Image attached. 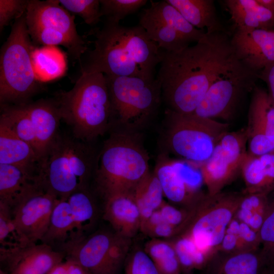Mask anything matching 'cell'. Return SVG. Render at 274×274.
Instances as JSON below:
<instances>
[{"label": "cell", "instance_id": "obj_1", "mask_svg": "<svg viewBox=\"0 0 274 274\" xmlns=\"http://www.w3.org/2000/svg\"><path fill=\"white\" fill-rule=\"evenodd\" d=\"M227 31L205 36L176 52L163 51L157 79L168 109L194 113L212 84L241 60Z\"/></svg>", "mask_w": 274, "mask_h": 274}, {"label": "cell", "instance_id": "obj_2", "mask_svg": "<svg viewBox=\"0 0 274 274\" xmlns=\"http://www.w3.org/2000/svg\"><path fill=\"white\" fill-rule=\"evenodd\" d=\"M93 35V49L87 50L79 62L81 73L155 79V68L161 61L163 50L139 24L124 26L106 20Z\"/></svg>", "mask_w": 274, "mask_h": 274}, {"label": "cell", "instance_id": "obj_3", "mask_svg": "<svg viewBox=\"0 0 274 274\" xmlns=\"http://www.w3.org/2000/svg\"><path fill=\"white\" fill-rule=\"evenodd\" d=\"M149 160L140 132L116 128L97 155L94 172L97 190L104 199L131 194L150 172Z\"/></svg>", "mask_w": 274, "mask_h": 274}, {"label": "cell", "instance_id": "obj_4", "mask_svg": "<svg viewBox=\"0 0 274 274\" xmlns=\"http://www.w3.org/2000/svg\"><path fill=\"white\" fill-rule=\"evenodd\" d=\"M54 99L61 120L81 141L91 143L112 126L110 95L101 73H82L71 90L58 92Z\"/></svg>", "mask_w": 274, "mask_h": 274}, {"label": "cell", "instance_id": "obj_5", "mask_svg": "<svg viewBox=\"0 0 274 274\" xmlns=\"http://www.w3.org/2000/svg\"><path fill=\"white\" fill-rule=\"evenodd\" d=\"M97 155L91 143L59 133L40 160L37 178L60 199L87 188Z\"/></svg>", "mask_w": 274, "mask_h": 274}, {"label": "cell", "instance_id": "obj_6", "mask_svg": "<svg viewBox=\"0 0 274 274\" xmlns=\"http://www.w3.org/2000/svg\"><path fill=\"white\" fill-rule=\"evenodd\" d=\"M35 46L28 32L25 13L14 21L1 49V105L26 104L39 92L40 85L32 60Z\"/></svg>", "mask_w": 274, "mask_h": 274}, {"label": "cell", "instance_id": "obj_7", "mask_svg": "<svg viewBox=\"0 0 274 274\" xmlns=\"http://www.w3.org/2000/svg\"><path fill=\"white\" fill-rule=\"evenodd\" d=\"M112 107V124L117 128L140 132L156 113L161 88L157 78L105 75Z\"/></svg>", "mask_w": 274, "mask_h": 274}, {"label": "cell", "instance_id": "obj_8", "mask_svg": "<svg viewBox=\"0 0 274 274\" xmlns=\"http://www.w3.org/2000/svg\"><path fill=\"white\" fill-rule=\"evenodd\" d=\"M164 142L167 151L196 164L206 161L229 129V123L167 109Z\"/></svg>", "mask_w": 274, "mask_h": 274}, {"label": "cell", "instance_id": "obj_9", "mask_svg": "<svg viewBox=\"0 0 274 274\" xmlns=\"http://www.w3.org/2000/svg\"><path fill=\"white\" fill-rule=\"evenodd\" d=\"M25 19L28 33L36 46H62L72 59L79 62L88 50L78 33L75 16L58 0H28Z\"/></svg>", "mask_w": 274, "mask_h": 274}, {"label": "cell", "instance_id": "obj_10", "mask_svg": "<svg viewBox=\"0 0 274 274\" xmlns=\"http://www.w3.org/2000/svg\"><path fill=\"white\" fill-rule=\"evenodd\" d=\"M243 196V191H222L214 195L207 192L196 206L189 223L179 235L187 237L212 258L218 252Z\"/></svg>", "mask_w": 274, "mask_h": 274}, {"label": "cell", "instance_id": "obj_11", "mask_svg": "<svg viewBox=\"0 0 274 274\" xmlns=\"http://www.w3.org/2000/svg\"><path fill=\"white\" fill-rule=\"evenodd\" d=\"M131 239L114 230H99L68 241L60 246L65 258L79 262L88 274H120Z\"/></svg>", "mask_w": 274, "mask_h": 274}, {"label": "cell", "instance_id": "obj_12", "mask_svg": "<svg viewBox=\"0 0 274 274\" xmlns=\"http://www.w3.org/2000/svg\"><path fill=\"white\" fill-rule=\"evenodd\" d=\"M259 73L240 60L212 84L194 113L229 123L256 86Z\"/></svg>", "mask_w": 274, "mask_h": 274}, {"label": "cell", "instance_id": "obj_13", "mask_svg": "<svg viewBox=\"0 0 274 274\" xmlns=\"http://www.w3.org/2000/svg\"><path fill=\"white\" fill-rule=\"evenodd\" d=\"M248 134L246 127L228 131L215 146L210 158L199 164L207 193L214 195L222 191L241 174L248 154Z\"/></svg>", "mask_w": 274, "mask_h": 274}, {"label": "cell", "instance_id": "obj_14", "mask_svg": "<svg viewBox=\"0 0 274 274\" xmlns=\"http://www.w3.org/2000/svg\"><path fill=\"white\" fill-rule=\"evenodd\" d=\"M58 197L36 182L11 207L21 245L41 242L49 226Z\"/></svg>", "mask_w": 274, "mask_h": 274}, {"label": "cell", "instance_id": "obj_15", "mask_svg": "<svg viewBox=\"0 0 274 274\" xmlns=\"http://www.w3.org/2000/svg\"><path fill=\"white\" fill-rule=\"evenodd\" d=\"M65 254L41 243L0 248V261L8 274H47Z\"/></svg>", "mask_w": 274, "mask_h": 274}, {"label": "cell", "instance_id": "obj_16", "mask_svg": "<svg viewBox=\"0 0 274 274\" xmlns=\"http://www.w3.org/2000/svg\"><path fill=\"white\" fill-rule=\"evenodd\" d=\"M246 128L249 154L259 156L274 151V101L262 87L256 86L251 93Z\"/></svg>", "mask_w": 274, "mask_h": 274}, {"label": "cell", "instance_id": "obj_17", "mask_svg": "<svg viewBox=\"0 0 274 274\" xmlns=\"http://www.w3.org/2000/svg\"><path fill=\"white\" fill-rule=\"evenodd\" d=\"M238 59L260 72L274 62V30L236 28L231 38Z\"/></svg>", "mask_w": 274, "mask_h": 274}, {"label": "cell", "instance_id": "obj_18", "mask_svg": "<svg viewBox=\"0 0 274 274\" xmlns=\"http://www.w3.org/2000/svg\"><path fill=\"white\" fill-rule=\"evenodd\" d=\"M22 106L32 123L40 160L51 147L59 132L61 117L54 99H41Z\"/></svg>", "mask_w": 274, "mask_h": 274}, {"label": "cell", "instance_id": "obj_19", "mask_svg": "<svg viewBox=\"0 0 274 274\" xmlns=\"http://www.w3.org/2000/svg\"><path fill=\"white\" fill-rule=\"evenodd\" d=\"M153 172L161 184L164 196L181 207L193 208L206 194L190 186L165 154L158 157Z\"/></svg>", "mask_w": 274, "mask_h": 274}, {"label": "cell", "instance_id": "obj_20", "mask_svg": "<svg viewBox=\"0 0 274 274\" xmlns=\"http://www.w3.org/2000/svg\"><path fill=\"white\" fill-rule=\"evenodd\" d=\"M271 268L260 249L234 253L217 252L204 268L206 274H267Z\"/></svg>", "mask_w": 274, "mask_h": 274}, {"label": "cell", "instance_id": "obj_21", "mask_svg": "<svg viewBox=\"0 0 274 274\" xmlns=\"http://www.w3.org/2000/svg\"><path fill=\"white\" fill-rule=\"evenodd\" d=\"M104 199V219L109 222L114 231L132 239L140 230L141 217L131 194H117Z\"/></svg>", "mask_w": 274, "mask_h": 274}, {"label": "cell", "instance_id": "obj_22", "mask_svg": "<svg viewBox=\"0 0 274 274\" xmlns=\"http://www.w3.org/2000/svg\"><path fill=\"white\" fill-rule=\"evenodd\" d=\"M241 175L244 193L269 195L274 191V151L259 156L248 153Z\"/></svg>", "mask_w": 274, "mask_h": 274}, {"label": "cell", "instance_id": "obj_23", "mask_svg": "<svg viewBox=\"0 0 274 274\" xmlns=\"http://www.w3.org/2000/svg\"><path fill=\"white\" fill-rule=\"evenodd\" d=\"M39 162L35 150L0 123V164L16 166L37 176Z\"/></svg>", "mask_w": 274, "mask_h": 274}, {"label": "cell", "instance_id": "obj_24", "mask_svg": "<svg viewBox=\"0 0 274 274\" xmlns=\"http://www.w3.org/2000/svg\"><path fill=\"white\" fill-rule=\"evenodd\" d=\"M224 3L236 28L272 30L274 13L256 0H226Z\"/></svg>", "mask_w": 274, "mask_h": 274}, {"label": "cell", "instance_id": "obj_25", "mask_svg": "<svg viewBox=\"0 0 274 274\" xmlns=\"http://www.w3.org/2000/svg\"><path fill=\"white\" fill-rule=\"evenodd\" d=\"M197 29L211 33L227 31L217 16L213 0H166Z\"/></svg>", "mask_w": 274, "mask_h": 274}, {"label": "cell", "instance_id": "obj_26", "mask_svg": "<svg viewBox=\"0 0 274 274\" xmlns=\"http://www.w3.org/2000/svg\"><path fill=\"white\" fill-rule=\"evenodd\" d=\"M138 24L163 51L176 52L190 46V44L173 27L152 15L147 9L141 13Z\"/></svg>", "mask_w": 274, "mask_h": 274}, {"label": "cell", "instance_id": "obj_27", "mask_svg": "<svg viewBox=\"0 0 274 274\" xmlns=\"http://www.w3.org/2000/svg\"><path fill=\"white\" fill-rule=\"evenodd\" d=\"M74 231V218L67 200L58 198L51 215L49 226L41 243L52 247L55 245L60 247L72 237Z\"/></svg>", "mask_w": 274, "mask_h": 274}, {"label": "cell", "instance_id": "obj_28", "mask_svg": "<svg viewBox=\"0 0 274 274\" xmlns=\"http://www.w3.org/2000/svg\"><path fill=\"white\" fill-rule=\"evenodd\" d=\"M36 178L18 166L0 164V202L11 207L35 183Z\"/></svg>", "mask_w": 274, "mask_h": 274}, {"label": "cell", "instance_id": "obj_29", "mask_svg": "<svg viewBox=\"0 0 274 274\" xmlns=\"http://www.w3.org/2000/svg\"><path fill=\"white\" fill-rule=\"evenodd\" d=\"M67 200L75 224L74 233L70 239L86 235L85 233L92 227L96 219V209L93 197L85 188L75 191Z\"/></svg>", "mask_w": 274, "mask_h": 274}, {"label": "cell", "instance_id": "obj_30", "mask_svg": "<svg viewBox=\"0 0 274 274\" xmlns=\"http://www.w3.org/2000/svg\"><path fill=\"white\" fill-rule=\"evenodd\" d=\"M152 15L173 27L189 43L197 42L206 35L203 30L191 24L174 7L167 1L151 2L146 8Z\"/></svg>", "mask_w": 274, "mask_h": 274}, {"label": "cell", "instance_id": "obj_31", "mask_svg": "<svg viewBox=\"0 0 274 274\" xmlns=\"http://www.w3.org/2000/svg\"><path fill=\"white\" fill-rule=\"evenodd\" d=\"M140 211L141 224L158 210L163 202L161 184L154 172L149 174L138 185L131 194Z\"/></svg>", "mask_w": 274, "mask_h": 274}, {"label": "cell", "instance_id": "obj_32", "mask_svg": "<svg viewBox=\"0 0 274 274\" xmlns=\"http://www.w3.org/2000/svg\"><path fill=\"white\" fill-rule=\"evenodd\" d=\"M63 55L55 46H35L32 51V60L35 74L39 81L50 80L63 74L66 62Z\"/></svg>", "mask_w": 274, "mask_h": 274}, {"label": "cell", "instance_id": "obj_33", "mask_svg": "<svg viewBox=\"0 0 274 274\" xmlns=\"http://www.w3.org/2000/svg\"><path fill=\"white\" fill-rule=\"evenodd\" d=\"M222 247L225 252L229 253L259 249V232L234 217L227 228Z\"/></svg>", "mask_w": 274, "mask_h": 274}, {"label": "cell", "instance_id": "obj_34", "mask_svg": "<svg viewBox=\"0 0 274 274\" xmlns=\"http://www.w3.org/2000/svg\"><path fill=\"white\" fill-rule=\"evenodd\" d=\"M0 123L5 126L17 136L29 144L35 150L38 156L33 126L22 106L1 105Z\"/></svg>", "mask_w": 274, "mask_h": 274}, {"label": "cell", "instance_id": "obj_35", "mask_svg": "<svg viewBox=\"0 0 274 274\" xmlns=\"http://www.w3.org/2000/svg\"><path fill=\"white\" fill-rule=\"evenodd\" d=\"M144 251L159 274H182L181 263L170 240L152 238L147 243Z\"/></svg>", "mask_w": 274, "mask_h": 274}, {"label": "cell", "instance_id": "obj_36", "mask_svg": "<svg viewBox=\"0 0 274 274\" xmlns=\"http://www.w3.org/2000/svg\"><path fill=\"white\" fill-rule=\"evenodd\" d=\"M268 206V195L244 193L234 218L259 232L266 214Z\"/></svg>", "mask_w": 274, "mask_h": 274}, {"label": "cell", "instance_id": "obj_37", "mask_svg": "<svg viewBox=\"0 0 274 274\" xmlns=\"http://www.w3.org/2000/svg\"><path fill=\"white\" fill-rule=\"evenodd\" d=\"M260 251L270 267H274V191L268 195L266 214L259 231Z\"/></svg>", "mask_w": 274, "mask_h": 274}, {"label": "cell", "instance_id": "obj_38", "mask_svg": "<svg viewBox=\"0 0 274 274\" xmlns=\"http://www.w3.org/2000/svg\"><path fill=\"white\" fill-rule=\"evenodd\" d=\"M146 0H100L102 16L106 20L119 23L126 16L133 14L147 3Z\"/></svg>", "mask_w": 274, "mask_h": 274}, {"label": "cell", "instance_id": "obj_39", "mask_svg": "<svg viewBox=\"0 0 274 274\" xmlns=\"http://www.w3.org/2000/svg\"><path fill=\"white\" fill-rule=\"evenodd\" d=\"M60 4L69 12L79 16L84 22L94 26L102 17L100 0H58Z\"/></svg>", "mask_w": 274, "mask_h": 274}, {"label": "cell", "instance_id": "obj_40", "mask_svg": "<svg viewBox=\"0 0 274 274\" xmlns=\"http://www.w3.org/2000/svg\"><path fill=\"white\" fill-rule=\"evenodd\" d=\"M0 244L1 247L8 248L21 245L14 223L11 207L0 202Z\"/></svg>", "mask_w": 274, "mask_h": 274}, {"label": "cell", "instance_id": "obj_41", "mask_svg": "<svg viewBox=\"0 0 274 274\" xmlns=\"http://www.w3.org/2000/svg\"><path fill=\"white\" fill-rule=\"evenodd\" d=\"M124 274H159L153 261L144 250L137 249L129 254Z\"/></svg>", "mask_w": 274, "mask_h": 274}, {"label": "cell", "instance_id": "obj_42", "mask_svg": "<svg viewBox=\"0 0 274 274\" xmlns=\"http://www.w3.org/2000/svg\"><path fill=\"white\" fill-rule=\"evenodd\" d=\"M195 207L192 209L178 208L164 201L158 210L164 221L176 228L180 234L189 223Z\"/></svg>", "mask_w": 274, "mask_h": 274}, {"label": "cell", "instance_id": "obj_43", "mask_svg": "<svg viewBox=\"0 0 274 274\" xmlns=\"http://www.w3.org/2000/svg\"><path fill=\"white\" fill-rule=\"evenodd\" d=\"M28 0H0V31L25 13Z\"/></svg>", "mask_w": 274, "mask_h": 274}, {"label": "cell", "instance_id": "obj_44", "mask_svg": "<svg viewBox=\"0 0 274 274\" xmlns=\"http://www.w3.org/2000/svg\"><path fill=\"white\" fill-rule=\"evenodd\" d=\"M47 274H88L77 261L69 258L55 265Z\"/></svg>", "mask_w": 274, "mask_h": 274}, {"label": "cell", "instance_id": "obj_45", "mask_svg": "<svg viewBox=\"0 0 274 274\" xmlns=\"http://www.w3.org/2000/svg\"><path fill=\"white\" fill-rule=\"evenodd\" d=\"M259 79L266 83L268 92L274 101V62L267 65L259 72Z\"/></svg>", "mask_w": 274, "mask_h": 274}, {"label": "cell", "instance_id": "obj_46", "mask_svg": "<svg viewBox=\"0 0 274 274\" xmlns=\"http://www.w3.org/2000/svg\"><path fill=\"white\" fill-rule=\"evenodd\" d=\"M262 6L274 13V0H256Z\"/></svg>", "mask_w": 274, "mask_h": 274}, {"label": "cell", "instance_id": "obj_47", "mask_svg": "<svg viewBox=\"0 0 274 274\" xmlns=\"http://www.w3.org/2000/svg\"><path fill=\"white\" fill-rule=\"evenodd\" d=\"M182 274H194L193 270H183Z\"/></svg>", "mask_w": 274, "mask_h": 274}, {"label": "cell", "instance_id": "obj_48", "mask_svg": "<svg viewBox=\"0 0 274 274\" xmlns=\"http://www.w3.org/2000/svg\"><path fill=\"white\" fill-rule=\"evenodd\" d=\"M0 274H8V273L6 272L4 270H3L1 268Z\"/></svg>", "mask_w": 274, "mask_h": 274}, {"label": "cell", "instance_id": "obj_49", "mask_svg": "<svg viewBox=\"0 0 274 274\" xmlns=\"http://www.w3.org/2000/svg\"><path fill=\"white\" fill-rule=\"evenodd\" d=\"M269 274H273V271H272V268H271V269H270Z\"/></svg>", "mask_w": 274, "mask_h": 274}, {"label": "cell", "instance_id": "obj_50", "mask_svg": "<svg viewBox=\"0 0 274 274\" xmlns=\"http://www.w3.org/2000/svg\"><path fill=\"white\" fill-rule=\"evenodd\" d=\"M273 273L274 274V267L272 268Z\"/></svg>", "mask_w": 274, "mask_h": 274}, {"label": "cell", "instance_id": "obj_51", "mask_svg": "<svg viewBox=\"0 0 274 274\" xmlns=\"http://www.w3.org/2000/svg\"><path fill=\"white\" fill-rule=\"evenodd\" d=\"M269 273H268L267 274H269Z\"/></svg>", "mask_w": 274, "mask_h": 274}]
</instances>
